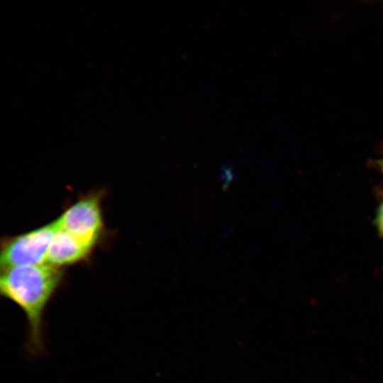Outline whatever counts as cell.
<instances>
[{
    "label": "cell",
    "mask_w": 383,
    "mask_h": 383,
    "mask_svg": "<svg viewBox=\"0 0 383 383\" xmlns=\"http://www.w3.org/2000/svg\"><path fill=\"white\" fill-rule=\"evenodd\" d=\"M64 277L62 268L47 263L1 269L0 293L24 313L28 324L27 350H44V313Z\"/></svg>",
    "instance_id": "1"
},
{
    "label": "cell",
    "mask_w": 383,
    "mask_h": 383,
    "mask_svg": "<svg viewBox=\"0 0 383 383\" xmlns=\"http://www.w3.org/2000/svg\"><path fill=\"white\" fill-rule=\"evenodd\" d=\"M58 228L57 218L28 232L3 239L1 269L45 264L50 243Z\"/></svg>",
    "instance_id": "2"
},
{
    "label": "cell",
    "mask_w": 383,
    "mask_h": 383,
    "mask_svg": "<svg viewBox=\"0 0 383 383\" xmlns=\"http://www.w3.org/2000/svg\"><path fill=\"white\" fill-rule=\"evenodd\" d=\"M102 193H89L69 206L57 218L59 228L96 245L104 230Z\"/></svg>",
    "instance_id": "3"
},
{
    "label": "cell",
    "mask_w": 383,
    "mask_h": 383,
    "mask_svg": "<svg viewBox=\"0 0 383 383\" xmlns=\"http://www.w3.org/2000/svg\"><path fill=\"white\" fill-rule=\"evenodd\" d=\"M96 245L58 228L50 243L46 263L62 268L86 260Z\"/></svg>",
    "instance_id": "4"
},
{
    "label": "cell",
    "mask_w": 383,
    "mask_h": 383,
    "mask_svg": "<svg viewBox=\"0 0 383 383\" xmlns=\"http://www.w3.org/2000/svg\"><path fill=\"white\" fill-rule=\"evenodd\" d=\"M177 202L182 211L194 219L207 218L213 210L211 193L200 184H192L182 189L177 195Z\"/></svg>",
    "instance_id": "5"
},
{
    "label": "cell",
    "mask_w": 383,
    "mask_h": 383,
    "mask_svg": "<svg viewBox=\"0 0 383 383\" xmlns=\"http://www.w3.org/2000/svg\"><path fill=\"white\" fill-rule=\"evenodd\" d=\"M377 224L380 233L383 235V204L380 208L378 218H377Z\"/></svg>",
    "instance_id": "6"
},
{
    "label": "cell",
    "mask_w": 383,
    "mask_h": 383,
    "mask_svg": "<svg viewBox=\"0 0 383 383\" xmlns=\"http://www.w3.org/2000/svg\"><path fill=\"white\" fill-rule=\"evenodd\" d=\"M378 165L380 167L382 172H383V157L378 161Z\"/></svg>",
    "instance_id": "7"
}]
</instances>
